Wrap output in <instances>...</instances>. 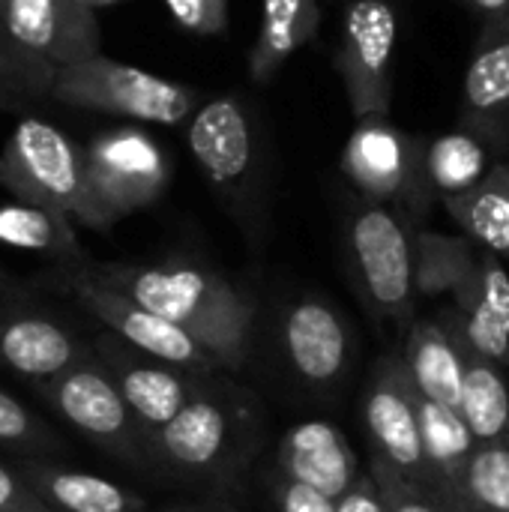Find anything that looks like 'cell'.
I'll return each mask as SVG.
<instances>
[{
	"label": "cell",
	"instance_id": "cell-29",
	"mask_svg": "<svg viewBox=\"0 0 509 512\" xmlns=\"http://www.w3.org/2000/svg\"><path fill=\"white\" fill-rule=\"evenodd\" d=\"M57 66L24 48L0 21V111H27L51 99Z\"/></svg>",
	"mask_w": 509,
	"mask_h": 512
},
{
	"label": "cell",
	"instance_id": "cell-2",
	"mask_svg": "<svg viewBox=\"0 0 509 512\" xmlns=\"http://www.w3.org/2000/svg\"><path fill=\"white\" fill-rule=\"evenodd\" d=\"M0 186L18 201L57 210L93 231L114 225L87 186L81 144L36 114H24L12 129L0 153Z\"/></svg>",
	"mask_w": 509,
	"mask_h": 512
},
{
	"label": "cell",
	"instance_id": "cell-18",
	"mask_svg": "<svg viewBox=\"0 0 509 512\" xmlns=\"http://www.w3.org/2000/svg\"><path fill=\"white\" fill-rule=\"evenodd\" d=\"M462 348L509 372V273L504 261L483 249V270L468 297L438 312Z\"/></svg>",
	"mask_w": 509,
	"mask_h": 512
},
{
	"label": "cell",
	"instance_id": "cell-22",
	"mask_svg": "<svg viewBox=\"0 0 509 512\" xmlns=\"http://www.w3.org/2000/svg\"><path fill=\"white\" fill-rule=\"evenodd\" d=\"M417 417H420V438H423V459H426V489L447 512L477 444L468 426L462 423L459 411L438 405L420 393H417Z\"/></svg>",
	"mask_w": 509,
	"mask_h": 512
},
{
	"label": "cell",
	"instance_id": "cell-9",
	"mask_svg": "<svg viewBox=\"0 0 509 512\" xmlns=\"http://www.w3.org/2000/svg\"><path fill=\"white\" fill-rule=\"evenodd\" d=\"M93 198L117 222L150 207L171 180V162L159 141L138 126H117L81 144Z\"/></svg>",
	"mask_w": 509,
	"mask_h": 512
},
{
	"label": "cell",
	"instance_id": "cell-28",
	"mask_svg": "<svg viewBox=\"0 0 509 512\" xmlns=\"http://www.w3.org/2000/svg\"><path fill=\"white\" fill-rule=\"evenodd\" d=\"M492 162H495V156L489 153V147L465 129L438 135V138L426 141V147H423L426 183L438 201L471 189L489 171Z\"/></svg>",
	"mask_w": 509,
	"mask_h": 512
},
{
	"label": "cell",
	"instance_id": "cell-20",
	"mask_svg": "<svg viewBox=\"0 0 509 512\" xmlns=\"http://www.w3.org/2000/svg\"><path fill=\"white\" fill-rule=\"evenodd\" d=\"M402 363L411 375V384L420 396L459 408L462 393V345L450 333V327L435 318H414L405 330Z\"/></svg>",
	"mask_w": 509,
	"mask_h": 512
},
{
	"label": "cell",
	"instance_id": "cell-31",
	"mask_svg": "<svg viewBox=\"0 0 509 512\" xmlns=\"http://www.w3.org/2000/svg\"><path fill=\"white\" fill-rule=\"evenodd\" d=\"M0 447L27 456H45L60 450V438L30 408H24L15 396L0 390Z\"/></svg>",
	"mask_w": 509,
	"mask_h": 512
},
{
	"label": "cell",
	"instance_id": "cell-1",
	"mask_svg": "<svg viewBox=\"0 0 509 512\" xmlns=\"http://www.w3.org/2000/svg\"><path fill=\"white\" fill-rule=\"evenodd\" d=\"M87 270L99 282L123 291L144 309L186 330L213 354L222 372H237L246 366L255 333V300L216 270L192 261L141 267L87 264Z\"/></svg>",
	"mask_w": 509,
	"mask_h": 512
},
{
	"label": "cell",
	"instance_id": "cell-25",
	"mask_svg": "<svg viewBox=\"0 0 509 512\" xmlns=\"http://www.w3.org/2000/svg\"><path fill=\"white\" fill-rule=\"evenodd\" d=\"M321 24V0H261V27L249 54L252 81L276 78L282 63L294 57Z\"/></svg>",
	"mask_w": 509,
	"mask_h": 512
},
{
	"label": "cell",
	"instance_id": "cell-41",
	"mask_svg": "<svg viewBox=\"0 0 509 512\" xmlns=\"http://www.w3.org/2000/svg\"><path fill=\"white\" fill-rule=\"evenodd\" d=\"M165 512H192V510H165Z\"/></svg>",
	"mask_w": 509,
	"mask_h": 512
},
{
	"label": "cell",
	"instance_id": "cell-5",
	"mask_svg": "<svg viewBox=\"0 0 509 512\" xmlns=\"http://www.w3.org/2000/svg\"><path fill=\"white\" fill-rule=\"evenodd\" d=\"M201 375L189 402L147 438L150 465H165L186 477H222L249 447L252 414L240 393L228 396Z\"/></svg>",
	"mask_w": 509,
	"mask_h": 512
},
{
	"label": "cell",
	"instance_id": "cell-35",
	"mask_svg": "<svg viewBox=\"0 0 509 512\" xmlns=\"http://www.w3.org/2000/svg\"><path fill=\"white\" fill-rule=\"evenodd\" d=\"M336 512H387L384 495L372 474H360L357 483L336 501Z\"/></svg>",
	"mask_w": 509,
	"mask_h": 512
},
{
	"label": "cell",
	"instance_id": "cell-30",
	"mask_svg": "<svg viewBox=\"0 0 509 512\" xmlns=\"http://www.w3.org/2000/svg\"><path fill=\"white\" fill-rule=\"evenodd\" d=\"M447 512H509V444H477Z\"/></svg>",
	"mask_w": 509,
	"mask_h": 512
},
{
	"label": "cell",
	"instance_id": "cell-27",
	"mask_svg": "<svg viewBox=\"0 0 509 512\" xmlns=\"http://www.w3.org/2000/svg\"><path fill=\"white\" fill-rule=\"evenodd\" d=\"M0 243L48 255L60 267L87 264V255L75 237L72 219L57 210L27 204V201L0 207Z\"/></svg>",
	"mask_w": 509,
	"mask_h": 512
},
{
	"label": "cell",
	"instance_id": "cell-15",
	"mask_svg": "<svg viewBox=\"0 0 509 512\" xmlns=\"http://www.w3.org/2000/svg\"><path fill=\"white\" fill-rule=\"evenodd\" d=\"M459 129L477 135L495 159L509 156V18L480 30L465 69Z\"/></svg>",
	"mask_w": 509,
	"mask_h": 512
},
{
	"label": "cell",
	"instance_id": "cell-37",
	"mask_svg": "<svg viewBox=\"0 0 509 512\" xmlns=\"http://www.w3.org/2000/svg\"><path fill=\"white\" fill-rule=\"evenodd\" d=\"M465 3L471 12H477L486 21H498V18H509V0H459Z\"/></svg>",
	"mask_w": 509,
	"mask_h": 512
},
{
	"label": "cell",
	"instance_id": "cell-3",
	"mask_svg": "<svg viewBox=\"0 0 509 512\" xmlns=\"http://www.w3.org/2000/svg\"><path fill=\"white\" fill-rule=\"evenodd\" d=\"M414 231L417 225L402 210L363 201L351 213L345 237L351 279L366 309L402 333L417 318Z\"/></svg>",
	"mask_w": 509,
	"mask_h": 512
},
{
	"label": "cell",
	"instance_id": "cell-33",
	"mask_svg": "<svg viewBox=\"0 0 509 512\" xmlns=\"http://www.w3.org/2000/svg\"><path fill=\"white\" fill-rule=\"evenodd\" d=\"M165 6L192 33L216 36L228 27V0H165Z\"/></svg>",
	"mask_w": 509,
	"mask_h": 512
},
{
	"label": "cell",
	"instance_id": "cell-34",
	"mask_svg": "<svg viewBox=\"0 0 509 512\" xmlns=\"http://www.w3.org/2000/svg\"><path fill=\"white\" fill-rule=\"evenodd\" d=\"M273 495H276L279 512H336L333 498H327V495H321L303 483H294L282 474L273 486Z\"/></svg>",
	"mask_w": 509,
	"mask_h": 512
},
{
	"label": "cell",
	"instance_id": "cell-10",
	"mask_svg": "<svg viewBox=\"0 0 509 512\" xmlns=\"http://www.w3.org/2000/svg\"><path fill=\"white\" fill-rule=\"evenodd\" d=\"M396 39L399 18L390 0H348L336 66L357 120L390 114Z\"/></svg>",
	"mask_w": 509,
	"mask_h": 512
},
{
	"label": "cell",
	"instance_id": "cell-21",
	"mask_svg": "<svg viewBox=\"0 0 509 512\" xmlns=\"http://www.w3.org/2000/svg\"><path fill=\"white\" fill-rule=\"evenodd\" d=\"M27 489L54 512H144V501L105 477L84 474L63 465H45L27 459L18 468Z\"/></svg>",
	"mask_w": 509,
	"mask_h": 512
},
{
	"label": "cell",
	"instance_id": "cell-8",
	"mask_svg": "<svg viewBox=\"0 0 509 512\" xmlns=\"http://www.w3.org/2000/svg\"><path fill=\"white\" fill-rule=\"evenodd\" d=\"M33 390L96 447L138 468L150 465L147 438L96 354L48 381H33Z\"/></svg>",
	"mask_w": 509,
	"mask_h": 512
},
{
	"label": "cell",
	"instance_id": "cell-24",
	"mask_svg": "<svg viewBox=\"0 0 509 512\" xmlns=\"http://www.w3.org/2000/svg\"><path fill=\"white\" fill-rule=\"evenodd\" d=\"M441 204L465 237L509 261V159H495L471 189L447 195Z\"/></svg>",
	"mask_w": 509,
	"mask_h": 512
},
{
	"label": "cell",
	"instance_id": "cell-16",
	"mask_svg": "<svg viewBox=\"0 0 509 512\" xmlns=\"http://www.w3.org/2000/svg\"><path fill=\"white\" fill-rule=\"evenodd\" d=\"M0 21L54 66L90 57L102 45L96 9L84 0H0Z\"/></svg>",
	"mask_w": 509,
	"mask_h": 512
},
{
	"label": "cell",
	"instance_id": "cell-14",
	"mask_svg": "<svg viewBox=\"0 0 509 512\" xmlns=\"http://www.w3.org/2000/svg\"><path fill=\"white\" fill-rule=\"evenodd\" d=\"M279 339L294 375L315 390H330L351 372L354 333L345 315L324 297L294 300L282 312Z\"/></svg>",
	"mask_w": 509,
	"mask_h": 512
},
{
	"label": "cell",
	"instance_id": "cell-40",
	"mask_svg": "<svg viewBox=\"0 0 509 512\" xmlns=\"http://www.w3.org/2000/svg\"><path fill=\"white\" fill-rule=\"evenodd\" d=\"M84 3H87V6H93V9H96V6H102V3H114V0H84Z\"/></svg>",
	"mask_w": 509,
	"mask_h": 512
},
{
	"label": "cell",
	"instance_id": "cell-26",
	"mask_svg": "<svg viewBox=\"0 0 509 512\" xmlns=\"http://www.w3.org/2000/svg\"><path fill=\"white\" fill-rule=\"evenodd\" d=\"M456 411L474 444H509L507 369L462 348V393Z\"/></svg>",
	"mask_w": 509,
	"mask_h": 512
},
{
	"label": "cell",
	"instance_id": "cell-4",
	"mask_svg": "<svg viewBox=\"0 0 509 512\" xmlns=\"http://www.w3.org/2000/svg\"><path fill=\"white\" fill-rule=\"evenodd\" d=\"M51 99L69 108L99 111L135 123L177 126L195 111L198 90L96 51L57 66Z\"/></svg>",
	"mask_w": 509,
	"mask_h": 512
},
{
	"label": "cell",
	"instance_id": "cell-17",
	"mask_svg": "<svg viewBox=\"0 0 509 512\" xmlns=\"http://www.w3.org/2000/svg\"><path fill=\"white\" fill-rule=\"evenodd\" d=\"M87 348L51 315L27 306V300H0V366L33 381H48L69 366L87 360Z\"/></svg>",
	"mask_w": 509,
	"mask_h": 512
},
{
	"label": "cell",
	"instance_id": "cell-11",
	"mask_svg": "<svg viewBox=\"0 0 509 512\" xmlns=\"http://www.w3.org/2000/svg\"><path fill=\"white\" fill-rule=\"evenodd\" d=\"M189 147L207 183L234 210L249 216L258 204V144L246 105L237 96H219L198 108L189 126Z\"/></svg>",
	"mask_w": 509,
	"mask_h": 512
},
{
	"label": "cell",
	"instance_id": "cell-19",
	"mask_svg": "<svg viewBox=\"0 0 509 512\" xmlns=\"http://www.w3.org/2000/svg\"><path fill=\"white\" fill-rule=\"evenodd\" d=\"M279 474L339 501L360 477L357 453L348 438L324 420L291 426L279 441Z\"/></svg>",
	"mask_w": 509,
	"mask_h": 512
},
{
	"label": "cell",
	"instance_id": "cell-23",
	"mask_svg": "<svg viewBox=\"0 0 509 512\" xmlns=\"http://www.w3.org/2000/svg\"><path fill=\"white\" fill-rule=\"evenodd\" d=\"M483 270V246L471 237L414 231V291L417 297H444L453 303L471 294Z\"/></svg>",
	"mask_w": 509,
	"mask_h": 512
},
{
	"label": "cell",
	"instance_id": "cell-38",
	"mask_svg": "<svg viewBox=\"0 0 509 512\" xmlns=\"http://www.w3.org/2000/svg\"><path fill=\"white\" fill-rule=\"evenodd\" d=\"M0 300H27V288L6 270H0Z\"/></svg>",
	"mask_w": 509,
	"mask_h": 512
},
{
	"label": "cell",
	"instance_id": "cell-32",
	"mask_svg": "<svg viewBox=\"0 0 509 512\" xmlns=\"http://www.w3.org/2000/svg\"><path fill=\"white\" fill-rule=\"evenodd\" d=\"M369 474H372V480L378 483V489L384 495L387 512H444L438 498L426 486L408 480L405 474H399V471H393V468H387V465H381L375 459H372Z\"/></svg>",
	"mask_w": 509,
	"mask_h": 512
},
{
	"label": "cell",
	"instance_id": "cell-12",
	"mask_svg": "<svg viewBox=\"0 0 509 512\" xmlns=\"http://www.w3.org/2000/svg\"><path fill=\"white\" fill-rule=\"evenodd\" d=\"M363 426L375 462L426 486L417 390L402 363V354H384L375 363L363 396Z\"/></svg>",
	"mask_w": 509,
	"mask_h": 512
},
{
	"label": "cell",
	"instance_id": "cell-39",
	"mask_svg": "<svg viewBox=\"0 0 509 512\" xmlns=\"http://www.w3.org/2000/svg\"><path fill=\"white\" fill-rule=\"evenodd\" d=\"M9 512H54V510H51V507H45V504L36 498L33 504H24V507H18V510H9Z\"/></svg>",
	"mask_w": 509,
	"mask_h": 512
},
{
	"label": "cell",
	"instance_id": "cell-7",
	"mask_svg": "<svg viewBox=\"0 0 509 512\" xmlns=\"http://www.w3.org/2000/svg\"><path fill=\"white\" fill-rule=\"evenodd\" d=\"M87 264L60 267L54 282L60 291H66L72 300H78L96 321H102L117 339H123L135 351L156 357L168 366H177L183 372H195V375L222 372L219 363L213 360V354L204 345H198L186 330H180L177 324L165 321L162 315L144 309L123 291L99 282L87 270Z\"/></svg>",
	"mask_w": 509,
	"mask_h": 512
},
{
	"label": "cell",
	"instance_id": "cell-13",
	"mask_svg": "<svg viewBox=\"0 0 509 512\" xmlns=\"http://www.w3.org/2000/svg\"><path fill=\"white\" fill-rule=\"evenodd\" d=\"M93 354L111 375L117 393L123 396L144 438L159 432L189 402L201 381V375L195 372H183L177 366H168L156 357L135 351L114 333L102 336Z\"/></svg>",
	"mask_w": 509,
	"mask_h": 512
},
{
	"label": "cell",
	"instance_id": "cell-6",
	"mask_svg": "<svg viewBox=\"0 0 509 512\" xmlns=\"http://www.w3.org/2000/svg\"><path fill=\"white\" fill-rule=\"evenodd\" d=\"M423 147V138L405 135L387 117H366L357 120L342 150V171L363 201L390 204L417 225L438 201L426 183Z\"/></svg>",
	"mask_w": 509,
	"mask_h": 512
},
{
	"label": "cell",
	"instance_id": "cell-36",
	"mask_svg": "<svg viewBox=\"0 0 509 512\" xmlns=\"http://www.w3.org/2000/svg\"><path fill=\"white\" fill-rule=\"evenodd\" d=\"M33 501H36V495L27 489V483L21 480V474L12 471V468H6L0 462V512L18 510V507L33 504Z\"/></svg>",
	"mask_w": 509,
	"mask_h": 512
}]
</instances>
